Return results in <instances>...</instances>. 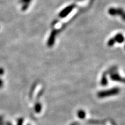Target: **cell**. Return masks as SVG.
<instances>
[{
	"mask_svg": "<svg viewBox=\"0 0 125 125\" xmlns=\"http://www.w3.org/2000/svg\"><path fill=\"white\" fill-rule=\"evenodd\" d=\"M120 92L119 88H114L112 89L107 90L100 91L97 93V96L99 98H103L112 96L118 95Z\"/></svg>",
	"mask_w": 125,
	"mask_h": 125,
	"instance_id": "6da1fadb",
	"label": "cell"
},
{
	"mask_svg": "<svg viewBox=\"0 0 125 125\" xmlns=\"http://www.w3.org/2000/svg\"><path fill=\"white\" fill-rule=\"evenodd\" d=\"M108 13L111 16H119L123 20L125 21V11L123 9L111 8L109 9Z\"/></svg>",
	"mask_w": 125,
	"mask_h": 125,
	"instance_id": "7a4b0ae2",
	"label": "cell"
},
{
	"mask_svg": "<svg viewBox=\"0 0 125 125\" xmlns=\"http://www.w3.org/2000/svg\"><path fill=\"white\" fill-rule=\"evenodd\" d=\"M75 4H72L71 5H69L67 7H66L65 9L62 10L59 13V16L60 18H64L66 16L68 15V14L70 13H71L72 11L73 10V9L75 7Z\"/></svg>",
	"mask_w": 125,
	"mask_h": 125,
	"instance_id": "3957f363",
	"label": "cell"
},
{
	"mask_svg": "<svg viewBox=\"0 0 125 125\" xmlns=\"http://www.w3.org/2000/svg\"><path fill=\"white\" fill-rule=\"evenodd\" d=\"M57 33V31L56 30H53L52 33H51V35H50L49 39H48V43H47V45H48V46L49 47H52L53 45H54Z\"/></svg>",
	"mask_w": 125,
	"mask_h": 125,
	"instance_id": "277c9868",
	"label": "cell"
},
{
	"mask_svg": "<svg viewBox=\"0 0 125 125\" xmlns=\"http://www.w3.org/2000/svg\"><path fill=\"white\" fill-rule=\"evenodd\" d=\"M111 79L114 81L120 82L125 83V78L122 77L118 73H112L110 75Z\"/></svg>",
	"mask_w": 125,
	"mask_h": 125,
	"instance_id": "5b68a950",
	"label": "cell"
},
{
	"mask_svg": "<svg viewBox=\"0 0 125 125\" xmlns=\"http://www.w3.org/2000/svg\"><path fill=\"white\" fill-rule=\"evenodd\" d=\"M113 38H114V39L115 40V42H118V43L119 44L122 43L125 40L124 36H123V34H122L120 33L117 34V35H115V36H114V37Z\"/></svg>",
	"mask_w": 125,
	"mask_h": 125,
	"instance_id": "8992f818",
	"label": "cell"
},
{
	"mask_svg": "<svg viewBox=\"0 0 125 125\" xmlns=\"http://www.w3.org/2000/svg\"><path fill=\"white\" fill-rule=\"evenodd\" d=\"M77 116L79 118L82 119H84L85 118V116H86V113H85V112L83 111V110H80L78 111Z\"/></svg>",
	"mask_w": 125,
	"mask_h": 125,
	"instance_id": "52a82bcc",
	"label": "cell"
},
{
	"mask_svg": "<svg viewBox=\"0 0 125 125\" xmlns=\"http://www.w3.org/2000/svg\"><path fill=\"white\" fill-rule=\"evenodd\" d=\"M107 84H108V80H107V78L105 75H104L101 78V85H103V86H106Z\"/></svg>",
	"mask_w": 125,
	"mask_h": 125,
	"instance_id": "ba28073f",
	"label": "cell"
},
{
	"mask_svg": "<svg viewBox=\"0 0 125 125\" xmlns=\"http://www.w3.org/2000/svg\"><path fill=\"white\" fill-rule=\"evenodd\" d=\"M34 109H35V111H36V112L37 113L40 112L41 110H42V107H41V104L37 103L36 104V105H35Z\"/></svg>",
	"mask_w": 125,
	"mask_h": 125,
	"instance_id": "9c48e42d",
	"label": "cell"
},
{
	"mask_svg": "<svg viewBox=\"0 0 125 125\" xmlns=\"http://www.w3.org/2000/svg\"><path fill=\"white\" fill-rule=\"evenodd\" d=\"M115 40L114 39V38H111V39L108 41V45L110 46H112L113 45L115 44Z\"/></svg>",
	"mask_w": 125,
	"mask_h": 125,
	"instance_id": "30bf717a",
	"label": "cell"
},
{
	"mask_svg": "<svg viewBox=\"0 0 125 125\" xmlns=\"http://www.w3.org/2000/svg\"><path fill=\"white\" fill-rule=\"evenodd\" d=\"M32 0H20V2L22 3H24V4H30Z\"/></svg>",
	"mask_w": 125,
	"mask_h": 125,
	"instance_id": "8fae6325",
	"label": "cell"
},
{
	"mask_svg": "<svg viewBox=\"0 0 125 125\" xmlns=\"http://www.w3.org/2000/svg\"><path fill=\"white\" fill-rule=\"evenodd\" d=\"M23 122V119H20L18 120V123H17V125H22Z\"/></svg>",
	"mask_w": 125,
	"mask_h": 125,
	"instance_id": "7c38bea8",
	"label": "cell"
},
{
	"mask_svg": "<svg viewBox=\"0 0 125 125\" xmlns=\"http://www.w3.org/2000/svg\"><path fill=\"white\" fill-rule=\"evenodd\" d=\"M4 73V70L2 68H0V75H2Z\"/></svg>",
	"mask_w": 125,
	"mask_h": 125,
	"instance_id": "4fadbf2b",
	"label": "cell"
},
{
	"mask_svg": "<svg viewBox=\"0 0 125 125\" xmlns=\"http://www.w3.org/2000/svg\"><path fill=\"white\" fill-rule=\"evenodd\" d=\"M2 86H3V82L0 79V88H2Z\"/></svg>",
	"mask_w": 125,
	"mask_h": 125,
	"instance_id": "5bb4252c",
	"label": "cell"
},
{
	"mask_svg": "<svg viewBox=\"0 0 125 125\" xmlns=\"http://www.w3.org/2000/svg\"></svg>",
	"mask_w": 125,
	"mask_h": 125,
	"instance_id": "9a60e30c",
	"label": "cell"
}]
</instances>
